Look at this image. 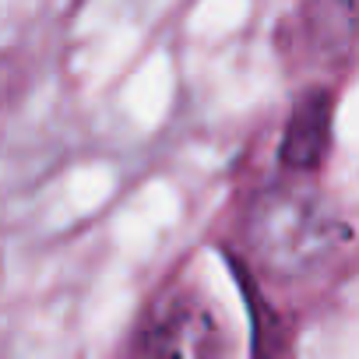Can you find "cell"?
I'll return each instance as SVG.
<instances>
[{
	"label": "cell",
	"instance_id": "1",
	"mask_svg": "<svg viewBox=\"0 0 359 359\" xmlns=\"http://www.w3.org/2000/svg\"><path fill=\"white\" fill-rule=\"evenodd\" d=\"M243 240L254 264L282 282H299L320 271L348 240L341 215L310 187L278 184L254 198Z\"/></svg>",
	"mask_w": 359,
	"mask_h": 359
},
{
	"label": "cell",
	"instance_id": "2",
	"mask_svg": "<svg viewBox=\"0 0 359 359\" xmlns=\"http://www.w3.org/2000/svg\"><path fill=\"white\" fill-rule=\"evenodd\" d=\"M219 348V324L208 310H201V303L191 299L162 303L141 331V352L148 359H215Z\"/></svg>",
	"mask_w": 359,
	"mask_h": 359
},
{
	"label": "cell",
	"instance_id": "3",
	"mask_svg": "<svg viewBox=\"0 0 359 359\" xmlns=\"http://www.w3.org/2000/svg\"><path fill=\"white\" fill-rule=\"evenodd\" d=\"M296 43L310 64H341L359 43V0H306Z\"/></svg>",
	"mask_w": 359,
	"mask_h": 359
},
{
	"label": "cell",
	"instance_id": "4",
	"mask_svg": "<svg viewBox=\"0 0 359 359\" xmlns=\"http://www.w3.org/2000/svg\"><path fill=\"white\" fill-rule=\"evenodd\" d=\"M327 148H331V92L310 88L296 99L285 120L278 162L292 172H310L324 162Z\"/></svg>",
	"mask_w": 359,
	"mask_h": 359
}]
</instances>
